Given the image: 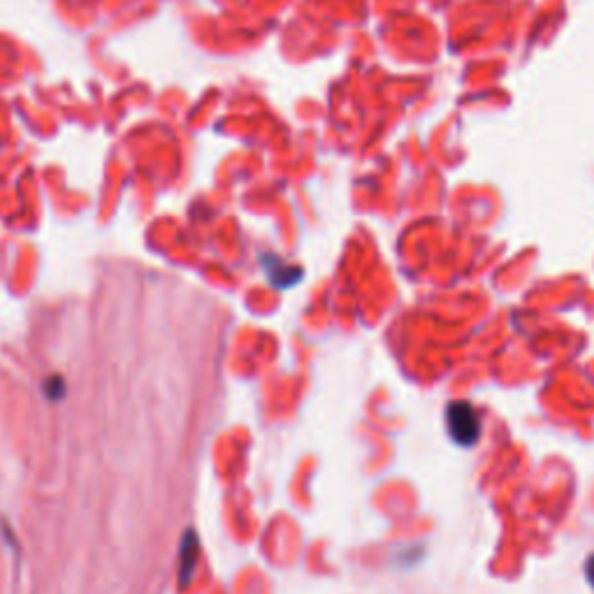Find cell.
Listing matches in <instances>:
<instances>
[{
    "mask_svg": "<svg viewBox=\"0 0 594 594\" xmlns=\"http://www.w3.org/2000/svg\"><path fill=\"white\" fill-rule=\"evenodd\" d=\"M446 425H448L450 439L457 446H474L481 439V418H478L476 409L471 407L469 401H450L446 407Z\"/></svg>",
    "mask_w": 594,
    "mask_h": 594,
    "instance_id": "obj_1",
    "label": "cell"
},
{
    "mask_svg": "<svg viewBox=\"0 0 594 594\" xmlns=\"http://www.w3.org/2000/svg\"><path fill=\"white\" fill-rule=\"evenodd\" d=\"M198 552V536H195V532H188L182 541V555H179V583H182L184 588H186L191 576H193Z\"/></svg>",
    "mask_w": 594,
    "mask_h": 594,
    "instance_id": "obj_2",
    "label": "cell"
},
{
    "mask_svg": "<svg viewBox=\"0 0 594 594\" xmlns=\"http://www.w3.org/2000/svg\"><path fill=\"white\" fill-rule=\"evenodd\" d=\"M585 579H588L589 588L594 589V555L588 557V562H585Z\"/></svg>",
    "mask_w": 594,
    "mask_h": 594,
    "instance_id": "obj_3",
    "label": "cell"
}]
</instances>
